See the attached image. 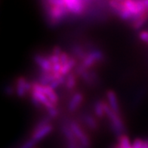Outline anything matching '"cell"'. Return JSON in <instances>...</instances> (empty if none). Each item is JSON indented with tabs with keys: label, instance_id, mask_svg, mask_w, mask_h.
Returning a JSON list of instances; mask_svg holds the SVG:
<instances>
[{
	"label": "cell",
	"instance_id": "obj_1",
	"mask_svg": "<svg viewBox=\"0 0 148 148\" xmlns=\"http://www.w3.org/2000/svg\"><path fill=\"white\" fill-rule=\"evenodd\" d=\"M47 12L50 21L58 23L69 15L64 0H51L47 2Z\"/></svg>",
	"mask_w": 148,
	"mask_h": 148
},
{
	"label": "cell",
	"instance_id": "obj_2",
	"mask_svg": "<svg viewBox=\"0 0 148 148\" xmlns=\"http://www.w3.org/2000/svg\"><path fill=\"white\" fill-rule=\"evenodd\" d=\"M104 110H105V116L109 119L110 125L113 132L116 135L120 137L123 135L125 131V125L123 120L121 118V115L114 113L107 103L104 102Z\"/></svg>",
	"mask_w": 148,
	"mask_h": 148
},
{
	"label": "cell",
	"instance_id": "obj_3",
	"mask_svg": "<svg viewBox=\"0 0 148 148\" xmlns=\"http://www.w3.org/2000/svg\"><path fill=\"white\" fill-rule=\"evenodd\" d=\"M53 125L49 122V118H45L37 123L36 125L31 139L38 143L52 132Z\"/></svg>",
	"mask_w": 148,
	"mask_h": 148
},
{
	"label": "cell",
	"instance_id": "obj_4",
	"mask_svg": "<svg viewBox=\"0 0 148 148\" xmlns=\"http://www.w3.org/2000/svg\"><path fill=\"white\" fill-rule=\"evenodd\" d=\"M69 125L79 144L84 148H90L91 140L88 134L84 132L82 127L76 121H71Z\"/></svg>",
	"mask_w": 148,
	"mask_h": 148
},
{
	"label": "cell",
	"instance_id": "obj_5",
	"mask_svg": "<svg viewBox=\"0 0 148 148\" xmlns=\"http://www.w3.org/2000/svg\"><path fill=\"white\" fill-rule=\"evenodd\" d=\"M103 54L100 49H92L87 52L86 55L81 60L80 65L86 70H89L100 61L103 60Z\"/></svg>",
	"mask_w": 148,
	"mask_h": 148
},
{
	"label": "cell",
	"instance_id": "obj_6",
	"mask_svg": "<svg viewBox=\"0 0 148 148\" xmlns=\"http://www.w3.org/2000/svg\"><path fill=\"white\" fill-rule=\"evenodd\" d=\"M69 14L73 16L82 14L87 8L88 2L82 0H64Z\"/></svg>",
	"mask_w": 148,
	"mask_h": 148
},
{
	"label": "cell",
	"instance_id": "obj_7",
	"mask_svg": "<svg viewBox=\"0 0 148 148\" xmlns=\"http://www.w3.org/2000/svg\"><path fill=\"white\" fill-rule=\"evenodd\" d=\"M33 86H34L37 89H39V91H41L45 96H46L49 100L53 104H55V106H58L59 103V97L58 95V94L55 92V91L53 88H51L50 86H43L42 84L39 83L38 82H33L32 83Z\"/></svg>",
	"mask_w": 148,
	"mask_h": 148
},
{
	"label": "cell",
	"instance_id": "obj_8",
	"mask_svg": "<svg viewBox=\"0 0 148 148\" xmlns=\"http://www.w3.org/2000/svg\"><path fill=\"white\" fill-rule=\"evenodd\" d=\"M15 92L20 97H24L28 93L31 92L32 83L24 77H20L16 82Z\"/></svg>",
	"mask_w": 148,
	"mask_h": 148
},
{
	"label": "cell",
	"instance_id": "obj_9",
	"mask_svg": "<svg viewBox=\"0 0 148 148\" xmlns=\"http://www.w3.org/2000/svg\"><path fill=\"white\" fill-rule=\"evenodd\" d=\"M34 61L36 64L41 69L42 72L51 73L52 64L49 61L48 57H45L42 55H36L34 57Z\"/></svg>",
	"mask_w": 148,
	"mask_h": 148
},
{
	"label": "cell",
	"instance_id": "obj_10",
	"mask_svg": "<svg viewBox=\"0 0 148 148\" xmlns=\"http://www.w3.org/2000/svg\"><path fill=\"white\" fill-rule=\"evenodd\" d=\"M107 104L109 105L111 110L114 112L120 115V107H119V101L116 92L113 90H109L107 92Z\"/></svg>",
	"mask_w": 148,
	"mask_h": 148
},
{
	"label": "cell",
	"instance_id": "obj_11",
	"mask_svg": "<svg viewBox=\"0 0 148 148\" xmlns=\"http://www.w3.org/2000/svg\"><path fill=\"white\" fill-rule=\"evenodd\" d=\"M84 100V96L80 92H76L71 97L68 103V110L70 112H74L78 109L82 104Z\"/></svg>",
	"mask_w": 148,
	"mask_h": 148
},
{
	"label": "cell",
	"instance_id": "obj_12",
	"mask_svg": "<svg viewBox=\"0 0 148 148\" xmlns=\"http://www.w3.org/2000/svg\"><path fill=\"white\" fill-rule=\"evenodd\" d=\"M94 112L97 118L101 119L105 116V110H104V102L101 101H97L94 105Z\"/></svg>",
	"mask_w": 148,
	"mask_h": 148
},
{
	"label": "cell",
	"instance_id": "obj_13",
	"mask_svg": "<svg viewBox=\"0 0 148 148\" xmlns=\"http://www.w3.org/2000/svg\"><path fill=\"white\" fill-rule=\"evenodd\" d=\"M77 84V76L76 74L70 73L66 76V82H65V86L68 90L73 89L75 86Z\"/></svg>",
	"mask_w": 148,
	"mask_h": 148
},
{
	"label": "cell",
	"instance_id": "obj_14",
	"mask_svg": "<svg viewBox=\"0 0 148 148\" xmlns=\"http://www.w3.org/2000/svg\"><path fill=\"white\" fill-rule=\"evenodd\" d=\"M118 146L119 147V148H133L132 144H131L129 138L125 134H123L119 137Z\"/></svg>",
	"mask_w": 148,
	"mask_h": 148
},
{
	"label": "cell",
	"instance_id": "obj_15",
	"mask_svg": "<svg viewBox=\"0 0 148 148\" xmlns=\"http://www.w3.org/2000/svg\"><path fill=\"white\" fill-rule=\"evenodd\" d=\"M84 122L86 123V125L90 129H92V130H96L97 129V123L96 122L95 119L94 118L93 116L90 115H86L84 116Z\"/></svg>",
	"mask_w": 148,
	"mask_h": 148
},
{
	"label": "cell",
	"instance_id": "obj_16",
	"mask_svg": "<svg viewBox=\"0 0 148 148\" xmlns=\"http://www.w3.org/2000/svg\"><path fill=\"white\" fill-rule=\"evenodd\" d=\"M36 144V142H35L33 139L30 138L29 140H28L27 141H26V142L20 148H34V146H35Z\"/></svg>",
	"mask_w": 148,
	"mask_h": 148
},
{
	"label": "cell",
	"instance_id": "obj_17",
	"mask_svg": "<svg viewBox=\"0 0 148 148\" xmlns=\"http://www.w3.org/2000/svg\"><path fill=\"white\" fill-rule=\"evenodd\" d=\"M139 38L142 42L148 44V31L144 30L139 33Z\"/></svg>",
	"mask_w": 148,
	"mask_h": 148
},
{
	"label": "cell",
	"instance_id": "obj_18",
	"mask_svg": "<svg viewBox=\"0 0 148 148\" xmlns=\"http://www.w3.org/2000/svg\"><path fill=\"white\" fill-rule=\"evenodd\" d=\"M34 148H36V147H34Z\"/></svg>",
	"mask_w": 148,
	"mask_h": 148
}]
</instances>
